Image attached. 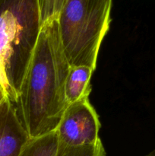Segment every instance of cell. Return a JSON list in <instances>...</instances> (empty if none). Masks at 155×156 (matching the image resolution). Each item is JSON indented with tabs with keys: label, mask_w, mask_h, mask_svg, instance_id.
<instances>
[{
	"label": "cell",
	"mask_w": 155,
	"mask_h": 156,
	"mask_svg": "<svg viewBox=\"0 0 155 156\" xmlns=\"http://www.w3.org/2000/svg\"><path fill=\"white\" fill-rule=\"evenodd\" d=\"M59 138L56 132L30 139L20 156H57L59 153Z\"/></svg>",
	"instance_id": "7"
},
{
	"label": "cell",
	"mask_w": 155,
	"mask_h": 156,
	"mask_svg": "<svg viewBox=\"0 0 155 156\" xmlns=\"http://www.w3.org/2000/svg\"><path fill=\"white\" fill-rule=\"evenodd\" d=\"M42 25L38 0L0 1V84L14 105Z\"/></svg>",
	"instance_id": "2"
},
{
	"label": "cell",
	"mask_w": 155,
	"mask_h": 156,
	"mask_svg": "<svg viewBox=\"0 0 155 156\" xmlns=\"http://www.w3.org/2000/svg\"><path fill=\"white\" fill-rule=\"evenodd\" d=\"M57 156H106V152L100 140L94 144L78 147H68L60 143Z\"/></svg>",
	"instance_id": "8"
},
{
	"label": "cell",
	"mask_w": 155,
	"mask_h": 156,
	"mask_svg": "<svg viewBox=\"0 0 155 156\" xmlns=\"http://www.w3.org/2000/svg\"><path fill=\"white\" fill-rule=\"evenodd\" d=\"M42 24L53 18H57L64 0H38Z\"/></svg>",
	"instance_id": "9"
},
{
	"label": "cell",
	"mask_w": 155,
	"mask_h": 156,
	"mask_svg": "<svg viewBox=\"0 0 155 156\" xmlns=\"http://www.w3.org/2000/svg\"><path fill=\"white\" fill-rule=\"evenodd\" d=\"M112 0H64L57 18L70 66L95 70L100 45L110 24Z\"/></svg>",
	"instance_id": "3"
},
{
	"label": "cell",
	"mask_w": 155,
	"mask_h": 156,
	"mask_svg": "<svg viewBox=\"0 0 155 156\" xmlns=\"http://www.w3.org/2000/svg\"><path fill=\"white\" fill-rule=\"evenodd\" d=\"M100 128L95 109L88 98H84L68 105L55 132L62 145L78 147L100 140Z\"/></svg>",
	"instance_id": "4"
},
{
	"label": "cell",
	"mask_w": 155,
	"mask_h": 156,
	"mask_svg": "<svg viewBox=\"0 0 155 156\" xmlns=\"http://www.w3.org/2000/svg\"><path fill=\"white\" fill-rule=\"evenodd\" d=\"M0 1H1V0H0Z\"/></svg>",
	"instance_id": "12"
},
{
	"label": "cell",
	"mask_w": 155,
	"mask_h": 156,
	"mask_svg": "<svg viewBox=\"0 0 155 156\" xmlns=\"http://www.w3.org/2000/svg\"><path fill=\"white\" fill-rule=\"evenodd\" d=\"M144 156H155V149H154V150L151 151V152H149V153L147 154V155H144Z\"/></svg>",
	"instance_id": "11"
},
{
	"label": "cell",
	"mask_w": 155,
	"mask_h": 156,
	"mask_svg": "<svg viewBox=\"0 0 155 156\" xmlns=\"http://www.w3.org/2000/svg\"><path fill=\"white\" fill-rule=\"evenodd\" d=\"M94 70L86 66H71L65 81V94L68 105L84 98L91 94V78Z\"/></svg>",
	"instance_id": "6"
},
{
	"label": "cell",
	"mask_w": 155,
	"mask_h": 156,
	"mask_svg": "<svg viewBox=\"0 0 155 156\" xmlns=\"http://www.w3.org/2000/svg\"><path fill=\"white\" fill-rule=\"evenodd\" d=\"M70 64L57 18L43 23L15 106L30 139L55 132L68 107L65 81Z\"/></svg>",
	"instance_id": "1"
},
{
	"label": "cell",
	"mask_w": 155,
	"mask_h": 156,
	"mask_svg": "<svg viewBox=\"0 0 155 156\" xmlns=\"http://www.w3.org/2000/svg\"><path fill=\"white\" fill-rule=\"evenodd\" d=\"M7 98V95H6L5 92L4 88H3V87L2 86V85L0 84V106L2 105L3 102H4Z\"/></svg>",
	"instance_id": "10"
},
{
	"label": "cell",
	"mask_w": 155,
	"mask_h": 156,
	"mask_svg": "<svg viewBox=\"0 0 155 156\" xmlns=\"http://www.w3.org/2000/svg\"><path fill=\"white\" fill-rule=\"evenodd\" d=\"M30 139L15 105L7 98L0 106V156H20Z\"/></svg>",
	"instance_id": "5"
}]
</instances>
